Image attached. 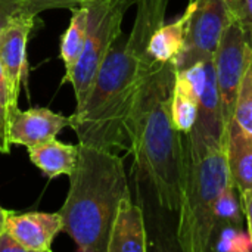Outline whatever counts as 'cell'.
<instances>
[{
  "instance_id": "obj_5",
  "label": "cell",
  "mask_w": 252,
  "mask_h": 252,
  "mask_svg": "<svg viewBox=\"0 0 252 252\" xmlns=\"http://www.w3.org/2000/svg\"><path fill=\"white\" fill-rule=\"evenodd\" d=\"M87 34L83 52L74 68L65 74L63 83L74 87L77 108H80L115 40L123 34L121 25L126 12L136 4L134 0H87Z\"/></svg>"
},
{
  "instance_id": "obj_4",
  "label": "cell",
  "mask_w": 252,
  "mask_h": 252,
  "mask_svg": "<svg viewBox=\"0 0 252 252\" xmlns=\"http://www.w3.org/2000/svg\"><path fill=\"white\" fill-rule=\"evenodd\" d=\"M186 168L177 221V244L185 252H207L214 238V208L223 189L230 185L224 146L188 133Z\"/></svg>"
},
{
  "instance_id": "obj_15",
  "label": "cell",
  "mask_w": 252,
  "mask_h": 252,
  "mask_svg": "<svg viewBox=\"0 0 252 252\" xmlns=\"http://www.w3.org/2000/svg\"><path fill=\"white\" fill-rule=\"evenodd\" d=\"M224 151L230 182L238 193L252 190V134L232 121L227 127Z\"/></svg>"
},
{
  "instance_id": "obj_26",
  "label": "cell",
  "mask_w": 252,
  "mask_h": 252,
  "mask_svg": "<svg viewBox=\"0 0 252 252\" xmlns=\"http://www.w3.org/2000/svg\"><path fill=\"white\" fill-rule=\"evenodd\" d=\"M9 112L0 103V154H9L12 146L9 140Z\"/></svg>"
},
{
  "instance_id": "obj_27",
  "label": "cell",
  "mask_w": 252,
  "mask_h": 252,
  "mask_svg": "<svg viewBox=\"0 0 252 252\" xmlns=\"http://www.w3.org/2000/svg\"><path fill=\"white\" fill-rule=\"evenodd\" d=\"M0 252H27L16 238L4 227L0 233Z\"/></svg>"
},
{
  "instance_id": "obj_22",
  "label": "cell",
  "mask_w": 252,
  "mask_h": 252,
  "mask_svg": "<svg viewBox=\"0 0 252 252\" xmlns=\"http://www.w3.org/2000/svg\"><path fill=\"white\" fill-rule=\"evenodd\" d=\"M232 18L252 52V0H232Z\"/></svg>"
},
{
  "instance_id": "obj_12",
  "label": "cell",
  "mask_w": 252,
  "mask_h": 252,
  "mask_svg": "<svg viewBox=\"0 0 252 252\" xmlns=\"http://www.w3.org/2000/svg\"><path fill=\"white\" fill-rule=\"evenodd\" d=\"M189 133L208 142L210 145L224 146L226 143L227 127L223 118L213 59L207 61V81L198 103L196 123Z\"/></svg>"
},
{
  "instance_id": "obj_3",
  "label": "cell",
  "mask_w": 252,
  "mask_h": 252,
  "mask_svg": "<svg viewBox=\"0 0 252 252\" xmlns=\"http://www.w3.org/2000/svg\"><path fill=\"white\" fill-rule=\"evenodd\" d=\"M154 66L127 50L123 34L115 40L84 103L69 117L78 143L130 154L127 118L137 90Z\"/></svg>"
},
{
  "instance_id": "obj_9",
  "label": "cell",
  "mask_w": 252,
  "mask_h": 252,
  "mask_svg": "<svg viewBox=\"0 0 252 252\" xmlns=\"http://www.w3.org/2000/svg\"><path fill=\"white\" fill-rule=\"evenodd\" d=\"M71 126V118L50 111L49 108H19L9 120L10 145H21L27 149L49 142L65 127Z\"/></svg>"
},
{
  "instance_id": "obj_20",
  "label": "cell",
  "mask_w": 252,
  "mask_h": 252,
  "mask_svg": "<svg viewBox=\"0 0 252 252\" xmlns=\"http://www.w3.org/2000/svg\"><path fill=\"white\" fill-rule=\"evenodd\" d=\"M233 121L247 133L252 134V59L244 72L235 102Z\"/></svg>"
},
{
  "instance_id": "obj_29",
  "label": "cell",
  "mask_w": 252,
  "mask_h": 252,
  "mask_svg": "<svg viewBox=\"0 0 252 252\" xmlns=\"http://www.w3.org/2000/svg\"><path fill=\"white\" fill-rule=\"evenodd\" d=\"M13 211H7L4 208L0 207V233L3 232V229L6 227V221H7V217L12 214Z\"/></svg>"
},
{
  "instance_id": "obj_17",
  "label": "cell",
  "mask_w": 252,
  "mask_h": 252,
  "mask_svg": "<svg viewBox=\"0 0 252 252\" xmlns=\"http://www.w3.org/2000/svg\"><path fill=\"white\" fill-rule=\"evenodd\" d=\"M186 35V16L182 15L170 24H162L148 43V56L155 63L176 62L183 50Z\"/></svg>"
},
{
  "instance_id": "obj_19",
  "label": "cell",
  "mask_w": 252,
  "mask_h": 252,
  "mask_svg": "<svg viewBox=\"0 0 252 252\" xmlns=\"http://www.w3.org/2000/svg\"><path fill=\"white\" fill-rule=\"evenodd\" d=\"M244 211L241 205V198L235 186L227 185L220 193L216 208H214V233L226 226L236 229H244Z\"/></svg>"
},
{
  "instance_id": "obj_13",
  "label": "cell",
  "mask_w": 252,
  "mask_h": 252,
  "mask_svg": "<svg viewBox=\"0 0 252 252\" xmlns=\"http://www.w3.org/2000/svg\"><path fill=\"white\" fill-rule=\"evenodd\" d=\"M149 250L143 211L131 196L120 201L108 241L106 252H146Z\"/></svg>"
},
{
  "instance_id": "obj_18",
  "label": "cell",
  "mask_w": 252,
  "mask_h": 252,
  "mask_svg": "<svg viewBox=\"0 0 252 252\" xmlns=\"http://www.w3.org/2000/svg\"><path fill=\"white\" fill-rule=\"evenodd\" d=\"M69 10H71L69 25L61 40V58L65 63L66 74L74 68L83 52L86 34H87V16H89V10L84 4L74 6Z\"/></svg>"
},
{
  "instance_id": "obj_25",
  "label": "cell",
  "mask_w": 252,
  "mask_h": 252,
  "mask_svg": "<svg viewBox=\"0 0 252 252\" xmlns=\"http://www.w3.org/2000/svg\"><path fill=\"white\" fill-rule=\"evenodd\" d=\"M27 13L24 0H0V32L19 15Z\"/></svg>"
},
{
  "instance_id": "obj_10",
  "label": "cell",
  "mask_w": 252,
  "mask_h": 252,
  "mask_svg": "<svg viewBox=\"0 0 252 252\" xmlns=\"http://www.w3.org/2000/svg\"><path fill=\"white\" fill-rule=\"evenodd\" d=\"M6 229L27 252H49L56 235L62 232V217L59 213H12Z\"/></svg>"
},
{
  "instance_id": "obj_7",
  "label": "cell",
  "mask_w": 252,
  "mask_h": 252,
  "mask_svg": "<svg viewBox=\"0 0 252 252\" xmlns=\"http://www.w3.org/2000/svg\"><path fill=\"white\" fill-rule=\"evenodd\" d=\"M252 59L250 50L236 22H230L217 44L213 55V63L216 69V81L221 100V111L226 127L233 121L235 102L239 92V86L247 69L248 62Z\"/></svg>"
},
{
  "instance_id": "obj_6",
  "label": "cell",
  "mask_w": 252,
  "mask_h": 252,
  "mask_svg": "<svg viewBox=\"0 0 252 252\" xmlns=\"http://www.w3.org/2000/svg\"><path fill=\"white\" fill-rule=\"evenodd\" d=\"M183 15L186 35L176 69L213 59L224 28L233 21L232 0H189Z\"/></svg>"
},
{
  "instance_id": "obj_16",
  "label": "cell",
  "mask_w": 252,
  "mask_h": 252,
  "mask_svg": "<svg viewBox=\"0 0 252 252\" xmlns=\"http://www.w3.org/2000/svg\"><path fill=\"white\" fill-rule=\"evenodd\" d=\"M30 161L41 170L47 179L71 176L78 161V145H68L56 137L28 149Z\"/></svg>"
},
{
  "instance_id": "obj_23",
  "label": "cell",
  "mask_w": 252,
  "mask_h": 252,
  "mask_svg": "<svg viewBox=\"0 0 252 252\" xmlns=\"http://www.w3.org/2000/svg\"><path fill=\"white\" fill-rule=\"evenodd\" d=\"M18 97L19 92H16L3 63L0 62V103L6 108L9 115H12L18 109Z\"/></svg>"
},
{
  "instance_id": "obj_8",
  "label": "cell",
  "mask_w": 252,
  "mask_h": 252,
  "mask_svg": "<svg viewBox=\"0 0 252 252\" xmlns=\"http://www.w3.org/2000/svg\"><path fill=\"white\" fill-rule=\"evenodd\" d=\"M207 81V62H196L182 69H176L171 92L170 114L173 126L188 134L198 117V103Z\"/></svg>"
},
{
  "instance_id": "obj_28",
  "label": "cell",
  "mask_w": 252,
  "mask_h": 252,
  "mask_svg": "<svg viewBox=\"0 0 252 252\" xmlns=\"http://www.w3.org/2000/svg\"><path fill=\"white\" fill-rule=\"evenodd\" d=\"M241 198V205H242V211H244V217L247 220V226H248V235L252 241V190H248L245 193L239 195Z\"/></svg>"
},
{
  "instance_id": "obj_24",
  "label": "cell",
  "mask_w": 252,
  "mask_h": 252,
  "mask_svg": "<svg viewBox=\"0 0 252 252\" xmlns=\"http://www.w3.org/2000/svg\"><path fill=\"white\" fill-rule=\"evenodd\" d=\"M24 1L27 7V13L37 16L38 13L49 9H71L74 6H80L87 0H24Z\"/></svg>"
},
{
  "instance_id": "obj_21",
  "label": "cell",
  "mask_w": 252,
  "mask_h": 252,
  "mask_svg": "<svg viewBox=\"0 0 252 252\" xmlns=\"http://www.w3.org/2000/svg\"><path fill=\"white\" fill-rule=\"evenodd\" d=\"M213 251H230V252H250L252 251V241L248 232L242 229H236L232 226H226L219 229L214 233Z\"/></svg>"
},
{
  "instance_id": "obj_14",
  "label": "cell",
  "mask_w": 252,
  "mask_h": 252,
  "mask_svg": "<svg viewBox=\"0 0 252 252\" xmlns=\"http://www.w3.org/2000/svg\"><path fill=\"white\" fill-rule=\"evenodd\" d=\"M168 0H137V12L133 28L126 38L127 50L148 65H157L148 56V43L152 34L165 24Z\"/></svg>"
},
{
  "instance_id": "obj_11",
  "label": "cell",
  "mask_w": 252,
  "mask_h": 252,
  "mask_svg": "<svg viewBox=\"0 0 252 252\" xmlns=\"http://www.w3.org/2000/svg\"><path fill=\"white\" fill-rule=\"evenodd\" d=\"M35 18L30 13L19 15L0 32V62L16 92H21L22 80L27 75V44Z\"/></svg>"
},
{
  "instance_id": "obj_2",
  "label": "cell",
  "mask_w": 252,
  "mask_h": 252,
  "mask_svg": "<svg viewBox=\"0 0 252 252\" xmlns=\"http://www.w3.org/2000/svg\"><path fill=\"white\" fill-rule=\"evenodd\" d=\"M124 159L118 152L78 143L77 167L62 208V232L81 252H106L111 226L124 198H130Z\"/></svg>"
},
{
  "instance_id": "obj_1",
  "label": "cell",
  "mask_w": 252,
  "mask_h": 252,
  "mask_svg": "<svg viewBox=\"0 0 252 252\" xmlns=\"http://www.w3.org/2000/svg\"><path fill=\"white\" fill-rule=\"evenodd\" d=\"M174 62L157 63L133 100L127 131L130 154L139 173L149 182L159 207L179 211L186 151L182 133L173 126L170 105Z\"/></svg>"
}]
</instances>
